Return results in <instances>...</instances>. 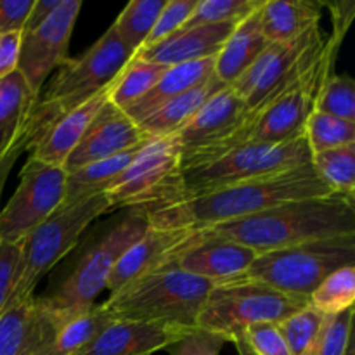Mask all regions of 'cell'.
<instances>
[{
	"label": "cell",
	"mask_w": 355,
	"mask_h": 355,
	"mask_svg": "<svg viewBox=\"0 0 355 355\" xmlns=\"http://www.w3.org/2000/svg\"><path fill=\"white\" fill-rule=\"evenodd\" d=\"M322 7L331 10L333 33L329 37L342 44L355 17V2L342 0V2H322Z\"/></svg>",
	"instance_id": "obj_44"
},
{
	"label": "cell",
	"mask_w": 355,
	"mask_h": 355,
	"mask_svg": "<svg viewBox=\"0 0 355 355\" xmlns=\"http://www.w3.org/2000/svg\"><path fill=\"white\" fill-rule=\"evenodd\" d=\"M355 263V234L315 239L260 253L245 277L288 295L309 298L335 270Z\"/></svg>",
	"instance_id": "obj_9"
},
{
	"label": "cell",
	"mask_w": 355,
	"mask_h": 355,
	"mask_svg": "<svg viewBox=\"0 0 355 355\" xmlns=\"http://www.w3.org/2000/svg\"><path fill=\"white\" fill-rule=\"evenodd\" d=\"M215 284L162 263L111 293L103 307L113 321L198 328L201 309Z\"/></svg>",
	"instance_id": "obj_4"
},
{
	"label": "cell",
	"mask_w": 355,
	"mask_h": 355,
	"mask_svg": "<svg viewBox=\"0 0 355 355\" xmlns=\"http://www.w3.org/2000/svg\"><path fill=\"white\" fill-rule=\"evenodd\" d=\"M314 111L355 121V82L349 75H329L315 99Z\"/></svg>",
	"instance_id": "obj_36"
},
{
	"label": "cell",
	"mask_w": 355,
	"mask_h": 355,
	"mask_svg": "<svg viewBox=\"0 0 355 355\" xmlns=\"http://www.w3.org/2000/svg\"><path fill=\"white\" fill-rule=\"evenodd\" d=\"M352 319L354 309L336 315H326L311 355H345L352 343Z\"/></svg>",
	"instance_id": "obj_38"
},
{
	"label": "cell",
	"mask_w": 355,
	"mask_h": 355,
	"mask_svg": "<svg viewBox=\"0 0 355 355\" xmlns=\"http://www.w3.org/2000/svg\"><path fill=\"white\" fill-rule=\"evenodd\" d=\"M26 151V142L21 141L14 146L10 151H7L6 155L0 158V201H2V194H3V187H6L7 179H9V173L12 170V166L16 165L17 158H19L23 153ZM2 208V207H0Z\"/></svg>",
	"instance_id": "obj_47"
},
{
	"label": "cell",
	"mask_w": 355,
	"mask_h": 355,
	"mask_svg": "<svg viewBox=\"0 0 355 355\" xmlns=\"http://www.w3.org/2000/svg\"><path fill=\"white\" fill-rule=\"evenodd\" d=\"M21 51V33H0V78H6L17 69Z\"/></svg>",
	"instance_id": "obj_45"
},
{
	"label": "cell",
	"mask_w": 355,
	"mask_h": 355,
	"mask_svg": "<svg viewBox=\"0 0 355 355\" xmlns=\"http://www.w3.org/2000/svg\"><path fill=\"white\" fill-rule=\"evenodd\" d=\"M113 322L103 304L94 305L89 311L71 315L62 322L54 340L37 355H75Z\"/></svg>",
	"instance_id": "obj_29"
},
{
	"label": "cell",
	"mask_w": 355,
	"mask_h": 355,
	"mask_svg": "<svg viewBox=\"0 0 355 355\" xmlns=\"http://www.w3.org/2000/svg\"><path fill=\"white\" fill-rule=\"evenodd\" d=\"M59 2H61V0H35L23 31H31L35 30V28L40 26V24L54 12V9L59 6Z\"/></svg>",
	"instance_id": "obj_46"
},
{
	"label": "cell",
	"mask_w": 355,
	"mask_h": 355,
	"mask_svg": "<svg viewBox=\"0 0 355 355\" xmlns=\"http://www.w3.org/2000/svg\"><path fill=\"white\" fill-rule=\"evenodd\" d=\"M246 114L248 107L245 99L231 87L215 94L179 132L170 135L179 148L180 163L189 162L231 139L243 127Z\"/></svg>",
	"instance_id": "obj_16"
},
{
	"label": "cell",
	"mask_w": 355,
	"mask_h": 355,
	"mask_svg": "<svg viewBox=\"0 0 355 355\" xmlns=\"http://www.w3.org/2000/svg\"><path fill=\"white\" fill-rule=\"evenodd\" d=\"M180 153L173 137L149 139L130 165L114 179L106 198L114 208H142L151 203L179 170Z\"/></svg>",
	"instance_id": "obj_12"
},
{
	"label": "cell",
	"mask_w": 355,
	"mask_h": 355,
	"mask_svg": "<svg viewBox=\"0 0 355 355\" xmlns=\"http://www.w3.org/2000/svg\"><path fill=\"white\" fill-rule=\"evenodd\" d=\"M21 259V243L0 241V315L7 309L16 283Z\"/></svg>",
	"instance_id": "obj_42"
},
{
	"label": "cell",
	"mask_w": 355,
	"mask_h": 355,
	"mask_svg": "<svg viewBox=\"0 0 355 355\" xmlns=\"http://www.w3.org/2000/svg\"><path fill=\"white\" fill-rule=\"evenodd\" d=\"M311 163L333 194L355 200V144L312 155Z\"/></svg>",
	"instance_id": "obj_32"
},
{
	"label": "cell",
	"mask_w": 355,
	"mask_h": 355,
	"mask_svg": "<svg viewBox=\"0 0 355 355\" xmlns=\"http://www.w3.org/2000/svg\"><path fill=\"white\" fill-rule=\"evenodd\" d=\"M148 141H144L137 148L130 149V151L120 153L116 156H111V158L80 166V168L66 173L64 198H62L61 208H68L73 207V205L83 203V201L90 200V198L106 193L111 184L114 182V179L130 165L132 159L137 156V153L144 148Z\"/></svg>",
	"instance_id": "obj_28"
},
{
	"label": "cell",
	"mask_w": 355,
	"mask_h": 355,
	"mask_svg": "<svg viewBox=\"0 0 355 355\" xmlns=\"http://www.w3.org/2000/svg\"><path fill=\"white\" fill-rule=\"evenodd\" d=\"M241 340L255 355H291L279 328L272 322L250 326Z\"/></svg>",
	"instance_id": "obj_41"
},
{
	"label": "cell",
	"mask_w": 355,
	"mask_h": 355,
	"mask_svg": "<svg viewBox=\"0 0 355 355\" xmlns=\"http://www.w3.org/2000/svg\"><path fill=\"white\" fill-rule=\"evenodd\" d=\"M304 137L312 155L340 146L355 144V121L312 111L305 121Z\"/></svg>",
	"instance_id": "obj_34"
},
{
	"label": "cell",
	"mask_w": 355,
	"mask_h": 355,
	"mask_svg": "<svg viewBox=\"0 0 355 355\" xmlns=\"http://www.w3.org/2000/svg\"><path fill=\"white\" fill-rule=\"evenodd\" d=\"M151 137L142 134L139 125L128 118L123 110L111 104L107 99V103L90 121L78 144L69 153L62 170L68 173L80 166L130 151Z\"/></svg>",
	"instance_id": "obj_17"
},
{
	"label": "cell",
	"mask_w": 355,
	"mask_h": 355,
	"mask_svg": "<svg viewBox=\"0 0 355 355\" xmlns=\"http://www.w3.org/2000/svg\"><path fill=\"white\" fill-rule=\"evenodd\" d=\"M269 45L260 28V7L236 24L222 51L215 58V75L231 87Z\"/></svg>",
	"instance_id": "obj_25"
},
{
	"label": "cell",
	"mask_w": 355,
	"mask_h": 355,
	"mask_svg": "<svg viewBox=\"0 0 355 355\" xmlns=\"http://www.w3.org/2000/svg\"><path fill=\"white\" fill-rule=\"evenodd\" d=\"M165 71L166 66L132 58L111 85L110 103L120 110H127L130 104L148 94Z\"/></svg>",
	"instance_id": "obj_31"
},
{
	"label": "cell",
	"mask_w": 355,
	"mask_h": 355,
	"mask_svg": "<svg viewBox=\"0 0 355 355\" xmlns=\"http://www.w3.org/2000/svg\"><path fill=\"white\" fill-rule=\"evenodd\" d=\"M263 0H198L193 14L182 28L200 26V24L239 23L255 12Z\"/></svg>",
	"instance_id": "obj_37"
},
{
	"label": "cell",
	"mask_w": 355,
	"mask_h": 355,
	"mask_svg": "<svg viewBox=\"0 0 355 355\" xmlns=\"http://www.w3.org/2000/svg\"><path fill=\"white\" fill-rule=\"evenodd\" d=\"M225 87L227 85L220 82L217 75H214L207 82L166 101L158 110L149 113L144 120L139 121V128L142 130V134L151 139L170 137L179 132L203 107V104H207L215 94L224 90Z\"/></svg>",
	"instance_id": "obj_23"
},
{
	"label": "cell",
	"mask_w": 355,
	"mask_h": 355,
	"mask_svg": "<svg viewBox=\"0 0 355 355\" xmlns=\"http://www.w3.org/2000/svg\"><path fill=\"white\" fill-rule=\"evenodd\" d=\"M312 159L305 137L293 139L283 144H241L207 162L194 163L177 170L162 189V193L149 205L135 210H151L163 205L189 200L220 187L260 177L276 175L297 166L307 165Z\"/></svg>",
	"instance_id": "obj_3"
},
{
	"label": "cell",
	"mask_w": 355,
	"mask_h": 355,
	"mask_svg": "<svg viewBox=\"0 0 355 355\" xmlns=\"http://www.w3.org/2000/svg\"><path fill=\"white\" fill-rule=\"evenodd\" d=\"M225 343L227 340L217 333L203 328H191L186 329L165 350L170 355H220Z\"/></svg>",
	"instance_id": "obj_39"
},
{
	"label": "cell",
	"mask_w": 355,
	"mask_h": 355,
	"mask_svg": "<svg viewBox=\"0 0 355 355\" xmlns=\"http://www.w3.org/2000/svg\"><path fill=\"white\" fill-rule=\"evenodd\" d=\"M68 319L37 295L6 309L0 315V355L40 354Z\"/></svg>",
	"instance_id": "obj_18"
},
{
	"label": "cell",
	"mask_w": 355,
	"mask_h": 355,
	"mask_svg": "<svg viewBox=\"0 0 355 355\" xmlns=\"http://www.w3.org/2000/svg\"><path fill=\"white\" fill-rule=\"evenodd\" d=\"M37 101L38 96L17 69L0 78V158L24 141V128Z\"/></svg>",
	"instance_id": "obj_27"
},
{
	"label": "cell",
	"mask_w": 355,
	"mask_h": 355,
	"mask_svg": "<svg viewBox=\"0 0 355 355\" xmlns=\"http://www.w3.org/2000/svg\"><path fill=\"white\" fill-rule=\"evenodd\" d=\"M255 259L257 253L248 246L193 231L189 238L166 255L163 263L214 283H222L245 276Z\"/></svg>",
	"instance_id": "obj_15"
},
{
	"label": "cell",
	"mask_w": 355,
	"mask_h": 355,
	"mask_svg": "<svg viewBox=\"0 0 355 355\" xmlns=\"http://www.w3.org/2000/svg\"><path fill=\"white\" fill-rule=\"evenodd\" d=\"M165 2L166 0H132L118 14L113 28L134 55L144 47Z\"/></svg>",
	"instance_id": "obj_30"
},
{
	"label": "cell",
	"mask_w": 355,
	"mask_h": 355,
	"mask_svg": "<svg viewBox=\"0 0 355 355\" xmlns=\"http://www.w3.org/2000/svg\"><path fill=\"white\" fill-rule=\"evenodd\" d=\"M236 24L238 23L200 24V26L193 28H180L158 44L141 49L134 58L166 66V68L184 64V62L217 58L227 38L234 31Z\"/></svg>",
	"instance_id": "obj_19"
},
{
	"label": "cell",
	"mask_w": 355,
	"mask_h": 355,
	"mask_svg": "<svg viewBox=\"0 0 355 355\" xmlns=\"http://www.w3.org/2000/svg\"><path fill=\"white\" fill-rule=\"evenodd\" d=\"M234 345H236V349H238V354L239 355H255V354L252 352V350L248 349V347H246V343L243 342V340H238V342H236Z\"/></svg>",
	"instance_id": "obj_48"
},
{
	"label": "cell",
	"mask_w": 355,
	"mask_h": 355,
	"mask_svg": "<svg viewBox=\"0 0 355 355\" xmlns=\"http://www.w3.org/2000/svg\"><path fill=\"white\" fill-rule=\"evenodd\" d=\"M191 232L193 231H187V229L166 231V229H156L149 225L148 231L137 241L132 243L127 252L120 257L107 279L106 290L114 293L130 281L155 270L165 262L166 255L175 246L189 238Z\"/></svg>",
	"instance_id": "obj_21"
},
{
	"label": "cell",
	"mask_w": 355,
	"mask_h": 355,
	"mask_svg": "<svg viewBox=\"0 0 355 355\" xmlns=\"http://www.w3.org/2000/svg\"><path fill=\"white\" fill-rule=\"evenodd\" d=\"M184 331L166 324L114 321L75 355H153L165 350Z\"/></svg>",
	"instance_id": "obj_20"
},
{
	"label": "cell",
	"mask_w": 355,
	"mask_h": 355,
	"mask_svg": "<svg viewBox=\"0 0 355 355\" xmlns=\"http://www.w3.org/2000/svg\"><path fill=\"white\" fill-rule=\"evenodd\" d=\"M329 194L333 193L322 182L314 165L307 163L276 175L245 180L189 200L151 208L144 214L151 227L166 231H198L259 214L286 201L321 198Z\"/></svg>",
	"instance_id": "obj_1"
},
{
	"label": "cell",
	"mask_w": 355,
	"mask_h": 355,
	"mask_svg": "<svg viewBox=\"0 0 355 355\" xmlns=\"http://www.w3.org/2000/svg\"><path fill=\"white\" fill-rule=\"evenodd\" d=\"M149 227L148 217L141 210H128L120 222L107 229L78 259L71 272L52 293L40 297L45 305L64 318L82 314L94 307L96 298L106 290L113 267Z\"/></svg>",
	"instance_id": "obj_8"
},
{
	"label": "cell",
	"mask_w": 355,
	"mask_h": 355,
	"mask_svg": "<svg viewBox=\"0 0 355 355\" xmlns=\"http://www.w3.org/2000/svg\"><path fill=\"white\" fill-rule=\"evenodd\" d=\"M134 58L116 35L114 28L106 33L80 58H69L52 78L47 92L38 97L24 128L26 151H30L62 114L78 107L90 97L110 89L121 69Z\"/></svg>",
	"instance_id": "obj_5"
},
{
	"label": "cell",
	"mask_w": 355,
	"mask_h": 355,
	"mask_svg": "<svg viewBox=\"0 0 355 355\" xmlns=\"http://www.w3.org/2000/svg\"><path fill=\"white\" fill-rule=\"evenodd\" d=\"M111 210L106 194H99L83 203L61 208L38 225L21 241V259L16 283L7 309L35 297V288L42 277L75 248L80 236L101 215Z\"/></svg>",
	"instance_id": "obj_10"
},
{
	"label": "cell",
	"mask_w": 355,
	"mask_h": 355,
	"mask_svg": "<svg viewBox=\"0 0 355 355\" xmlns=\"http://www.w3.org/2000/svg\"><path fill=\"white\" fill-rule=\"evenodd\" d=\"M35 0H0V33H23Z\"/></svg>",
	"instance_id": "obj_43"
},
{
	"label": "cell",
	"mask_w": 355,
	"mask_h": 355,
	"mask_svg": "<svg viewBox=\"0 0 355 355\" xmlns=\"http://www.w3.org/2000/svg\"><path fill=\"white\" fill-rule=\"evenodd\" d=\"M307 305H311L309 298L283 293L241 276L211 288L201 309L198 328L224 336L227 343H236L250 326L259 322L279 324Z\"/></svg>",
	"instance_id": "obj_7"
},
{
	"label": "cell",
	"mask_w": 355,
	"mask_h": 355,
	"mask_svg": "<svg viewBox=\"0 0 355 355\" xmlns=\"http://www.w3.org/2000/svg\"><path fill=\"white\" fill-rule=\"evenodd\" d=\"M110 89H104L103 92L96 94L80 104L78 107L71 110L69 113L62 114L59 120L49 127V130L42 135L40 141L30 149L31 158H37L40 162L49 163V165L61 166L68 159L69 153L75 149L78 144L80 139L83 137L85 130L89 128L90 121L94 120L101 107L107 103L110 99Z\"/></svg>",
	"instance_id": "obj_22"
},
{
	"label": "cell",
	"mask_w": 355,
	"mask_h": 355,
	"mask_svg": "<svg viewBox=\"0 0 355 355\" xmlns=\"http://www.w3.org/2000/svg\"><path fill=\"white\" fill-rule=\"evenodd\" d=\"M312 307L322 315H336L354 309L355 266L342 267L329 274L309 297Z\"/></svg>",
	"instance_id": "obj_33"
},
{
	"label": "cell",
	"mask_w": 355,
	"mask_h": 355,
	"mask_svg": "<svg viewBox=\"0 0 355 355\" xmlns=\"http://www.w3.org/2000/svg\"><path fill=\"white\" fill-rule=\"evenodd\" d=\"M324 318L326 315L315 311L312 305H307L305 309L298 311L297 314L290 315L286 321L277 324L291 355L312 354V349H314L319 333H321Z\"/></svg>",
	"instance_id": "obj_35"
},
{
	"label": "cell",
	"mask_w": 355,
	"mask_h": 355,
	"mask_svg": "<svg viewBox=\"0 0 355 355\" xmlns=\"http://www.w3.org/2000/svg\"><path fill=\"white\" fill-rule=\"evenodd\" d=\"M340 45L342 44L333 40L331 37L326 38L322 55L300 82L295 83L291 89L281 94L279 97L270 101L259 113L246 118L243 127L231 139L222 142L217 148L210 149L208 153L189 159V162L180 163L179 168L207 162V159L215 158V156L222 155V153L229 151L236 146L248 144V142L250 144H283V142H290L293 139L302 137L305 121H307L309 114L314 111L319 90H321L322 83L328 80V76L333 75Z\"/></svg>",
	"instance_id": "obj_6"
},
{
	"label": "cell",
	"mask_w": 355,
	"mask_h": 355,
	"mask_svg": "<svg viewBox=\"0 0 355 355\" xmlns=\"http://www.w3.org/2000/svg\"><path fill=\"white\" fill-rule=\"evenodd\" d=\"M324 45L326 38L322 37L319 23L305 30L293 40L276 44L255 89L246 97L245 103L248 107L246 118L259 113L270 101L300 82L311 71L312 66L319 61Z\"/></svg>",
	"instance_id": "obj_14"
},
{
	"label": "cell",
	"mask_w": 355,
	"mask_h": 355,
	"mask_svg": "<svg viewBox=\"0 0 355 355\" xmlns=\"http://www.w3.org/2000/svg\"><path fill=\"white\" fill-rule=\"evenodd\" d=\"M66 172L37 158H28L16 191L0 208V241L21 243L61 208Z\"/></svg>",
	"instance_id": "obj_11"
},
{
	"label": "cell",
	"mask_w": 355,
	"mask_h": 355,
	"mask_svg": "<svg viewBox=\"0 0 355 355\" xmlns=\"http://www.w3.org/2000/svg\"><path fill=\"white\" fill-rule=\"evenodd\" d=\"M345 355H355V347H354V342L350 343L349 349H347V354Z\"/></svg>",
	"instance_id": "obj_49"
},
{
	"label": "cell",
	"mask_w": 355,
	"mask_h": 355,
	"mask_svg": "<svg viewBox=\"0 0 355 355\" xmlns=\"http://www.w3.org/2000/svg\"><path fill=\"white\" fill-rule=\"evenodd\" d=\"M80 9L82 0H61L40 26L21 33L17 71L24 76L35 96L40 97V90L49 75L69 59V38Z\"/></svg>",
	"instance_id": "obj_13"
},
{
	"label": "cell",
	"mask_w": 355,
	"mask_h": 355,
	"mask_svg": "<svg viewBox=\"0 0 355 355\" xmlns=\"http://www.w3.org/2000/svg\"><path fill=\"white\" fill-rule=\"evenodd\" d=\"M196 3L198 0H166L165 7L159 12L158 19H156L155 26H153L144 47L158 44L163 38L170 37L177 30H180L186 24V21L191 17Z\"/></svg>",
	"instance_id": "obj_40"
},
{
	"label": "cell",
	"mask_w": 355,
	"mask_h": 355,
	"mask_svg": "<svg viewBox=\"0 0 355 355\" xmlns=\"http://www.w3.org/2000/svg\"><path fill=\"white\" fill-rule=\"evenodd\" d=\"M215 75V58L203 59V61L194 62H184V64L170 66L166 71L163 73L162 78L156 82V85L149 90L148 94L135 101L134 104L123 110L128 118L139 123L144 120L149 113L158 110L162 104L166 101L173 99V97L180 96L186 90L193 89V87L200 85V83L207 82L208 78Z\"/></svg>",
	"instance_id": "obj_24"
},
{
	"label": "cell",
	"mask_w": 355,
	"mask_h": 355,
	"mask_svg": "<svg viewBox=\"0 0 355 355\" xmlns=\"http://www.w3.org/2000/svg\"><path fill=\"white\" fill-rule=\"evenodd\" d=\"M322 9L315 0H263L260 28L269 44H283L318 24Z\"/></svg>",
	"instance_id": "obj_26"
},
{
	"label": "cell",
	"mask_w": 355,
	"mask_h": 355,
	"mask_svg": "<svg viewBox=\"0 0 355 355\" xmlns=\"http://www.w3.org/2000/svg\"><path fill=\"white\" fill-rule=\"evenodd\" d=\"M198 231L248 246L260 255L315 239L355 234V200L329 194L286 201L259 214Z\"/></svg>",
	"instance_id": "obj_2"
}]
</instances>
